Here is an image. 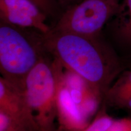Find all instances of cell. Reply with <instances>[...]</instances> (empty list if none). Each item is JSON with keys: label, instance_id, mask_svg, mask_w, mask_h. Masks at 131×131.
Wrapping results in <instances>:
<instances>
[{"label": "cell", "instance_id": "obj_1", "mask_svg": "<svg viewBox=\"0 0 131 131\" xmlns=\"http://www.w3.org/2000/svg\"><path fill=\"white\" fill-rule=\"evenodd\" d=\"M99 37L51 30L42 35L44 46L49 55L64 68L80 75L104 96L124 70V63L114 49Z\"/></svg>", "mask_w": 131, "mask_h": 131}, {"label": "cell", "instance_id": "obj_2", "mask_svg": "<svg viewBox=\"0 0 131 131\" xmlns=\"http://www.w3.org/2000/svg\"><path fill=\"white\" fill-rule=\"evenodd\" d=\"M0 25V71L12 86L23 90L29 72L47 55L42 34L32 36L24 28L1 22Z\"/></svg>", "mask_w": 131, "mask_h": 131}, {"label": "cell", "instance_id": "obj_3", "mask_svg": "<svg viewBox=\"0 0 131 131\" xmlns=\"http://www.w3.org/2000/svg\"><path fill=\"white\" fill-rule=\"evenodd\" d=\"M48 54L27 75L23 90L40 131H56L57 96L64 69Z\"/></svg>", "mask_w": 131, "mask_h": 131}, {"label": "cell", "instance_id": "obj_4", "mask_svg": "<svg viewBox=\"0 0 131 131\" xmlns=\"http://www.w3.org/2000/svg\"><path fill=\"white\" fill-rule=\"evenodd\" d=\"M119 0H81L61 16L52 32L99 37L103 26L117 12Z\"/></svg>", "mask_w": 131, "mask_h": 131}, {"label": "cell", "instance_id": "obj_5", "mask_svg": "<svg viewBox=\"0 0 131 131\" xmlns=\"http://www.w3.org/2000/svg\"><path fill=\"white\" fill-rule=\"evenodd\" d=\"M0 17L1 22L42 34L51 29L46 23V15L30 0H0Z\"/></svg>", "mask_w": 131, "mask_h": 131}, {"label": "cell", "instance_id": "obj_6", "mask_svg": "<svg viewBox=\"0 0 131 131\" xmlns=\"http://www.w3.org/2000/svg\"><path fill=\"white\" fill-rule=\"evenodd\" d=\"M0 109L10 117L19 131H40L22 90L0 78Z\"/></svg>", "mask_w": 131, "mask_h": 131}, {"label": "cell", "instance_id": "obj_7", "mask_svg": "<svg viewBox=\"0 0 131 131\" xmlns=\"http://www.w3.org/2000/svg\"><path fill=\"white\" fill-rule=\"evenodd\" d=\"M62 81L83 115L89 121L95 117L103 103V95L80 75L65 68Z\"/></svg>", "mask_w": 131, "mask_h": 131}, {"label": "cell", "instance_id": "obj_8", "mask_svg": "<svg viewBox=\"0 0 131 131\" xmlns=\"http://www.w3.org/2000/svg\"><path fill=\"white\" fill-rule=\"evenodd\" d=\"M57 109L60 127L56 131H81L91 123L73 103L62 78L57 96Z\"/></svg>", "mask_w": 131, "mask_h": 131}, {"label": "cell", "instance_id": "obj_9", "mask_svg": "<svg viewBox=\"0 0 131 131\" xmlns=\"http://www.w3.org/2000/svg\"><path fill=\"white\" fill-rule=\"evenodd\" d=\"M106 105L131 111V69L124 70L104 95Z\"/></svg>", "mask_w": 131, "mask_h": 131}, {"label": "cell", "instance_id": "obj_10", "mask_svg": "<svg viewBox=\"0 0 131 131\" xmlns=\"http://www.w3.org/2000/svg\"><path fill=\"white\" fill-rule=\"evenodd\" d=\"M114 16L115 38L119 45L131 51V0H123Z\"/></svg>", "mask_w": 131, "mask_h": 131}, {"label": "cell", "instance_id": "obj_11", "mask_svg": "<svg viewBox=\"0 0 131 131\" xmlns=\"http://www.w3.org/2000/svg\"><path fill=\"white\" fill-rule=\"evenodd\" d=\"M107 107L105 103L103 101L101 107L92 121L86 128L81 131H107L114 118L107 113Z\"/></svg>", "mask_w": 131, "mask_h": 131}, {"label": "cell", "instance_id": "obj_12", "mask_svg": "<svg viewBox=\"0 0 131 131\" xmlns=\"http://www.w3.org/2000/svg\"><path fill=\"white\" fill-rule=\"evenodd\" d=\"M107 131H131V118L114 119Z\"/></svg>", "mask_w": 131, "mask_h": 131}, {"label": "cell", "instance_id": "obj_13", "mask_svg": "<svg viewBox=\"0 0 131 131\" xmlns=\"http://www.w3.org/2000/svg\"><path fill=\"white\" fill-rule=\"evenodd\" d=\"M30 1L37 5L46 15L52 14L55 10L53 0H30Z\"/></svg>", "mask_w": 131, "mask_h": 131}, {"label": "cell", "instance_id": "obj_14", "mask_svg": "<svg viewBox=\"0 0 131 131\" xmlns=\"http://www.w3.org/2000/svg\"><path fill=\"white\" fill-rule=\"evenodd\" d=\"M78 0H58L59 3L62 4H70V3L77 2Z\"/></svg>", "mask_w": 131, "mask_h": 131}]
</instances>
